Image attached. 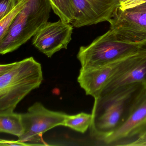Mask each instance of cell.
Segmentation results:
<instances>
[{
	"mask_svg": "<svg viewBox=\"0 0 146 146\" xmlns=\"http://www.w3.org/2000/svg\"><path fill=\"white\" fill-rule=\"evenodd\" d=\"M73 27L72 24L60 19L47 22L34 36L32 43L40 52L51 58L61 49L67 48L72 39Z\"/></svg>",
	"mask_w": 146,
	"mask_h": 146,
	"instance_id": "obj_10",
	"label": "cell"
},
{
	"mask_svg": "<svg viewBox=\"0 0 146 146\" xmlns=\"http://www.w3.org/2000/svg\"><path fill=\"white\" fill-rule=\"evenodd\" d=\"M21 0H0V20L11 11Z\"/></svg>",
	"mask_w": 146,
	"mask_h": 146,
	"instance_id": "obj_16",
	"label": "cell"
},
{
	"mask_svg": "<svg viewBox=\"0 0 146 146\" xmlns=\"http://www.w3.org/2000/svg\"><path fill=\"white\" fill-rule=\"evenodd\" d=\"M66 115L49 110L40 102H35L27 112L22 113L24 131L19 140L35 146L49 145L43 141L42 135L56 126H63Z\"/></svg>",
	"mask_w": 146,
	"mask_h": 146,
	"instance_id": "obj_5",
	"label": "cell"
},
{
	"mask_svg": "<svg viewBox=\"0 0 146 146\" xmlns=\"http://www.w3.org/2000/svg\"><path fill=\"white\" fill-rule=\"evenodd\" d=\"M49 0H29L0 40V54L11 52L26 43L48 21Z\"/></svg>",
	"mask_w": 146,
	"mask_h": 146,
	"instance_id": "obj_3",
	"label": "cell"
},
{
	"mask_svg": "<svg viewBox=\"0 0 146 146\" xmlns=\"http://www.w3.org/2000/svg\"></svg>",
	"mask_w": 146,
	"mask_h": 146,
	"instance_id": "obj_23",
	"label": "cell"
},
{
	"mask_svg": "<svg viewBox=\"0 0 146 146\" xmlns=\"http://www.w3.org/2000/svg\"><path fill=\"white\" fill-rule=\"evenodd\" d=\"M141 48L130 55L105 65L81 68L77 81L86 95L91 96L94 100L99 98L106 86L135 59Z\"/></svg>",
	"mask_w": 146,
	"mask_h": 146,
	"instance_id": "obj_6",
	"label": "cell"
},
{
	"mask_svg": "<svg viewBox=\"0 0 146 146\" xmlns=\"http://www.w3.org/2000/svg\"><path fill=\"white\" fill-rule=\"evenodd\" d=\"M15 63H11V64H1L0 65V76L3 75L6 72L11 70L15 65Z\"/></svg>",
	"mask_w": 146,
	"mask_h": 146,
	"instance_id": "obj_20",
	"label": "cell"
},
{
	"mask_svg": "<svg viewBox=\"0 0 146 146\" xmlns=\"http://www.w3.org/2000/svg\"><path fill=\"white\" fill-rule=\"evenodd\" d=\"M127 0H119V2H120V4L121 3H123V2H125V1H126Z\"/></svg>",
	"mask_w": 146,
	"mask_h": 146,
	"instance_id": "obj_22",
	"label": "cell"
},
{
	"mask_svg": "<svg viewBox=\"0 0 146 146\" xmlns=\"http://www.w3.org/2000/svg\"><path fill=\"white\" fill-rule=\"evenodd\" d=\"M142 46L119 40L109 30L88 46L80 47L77 57L81 68L99 67L130 55Z\"/></svg>",
	"mask_w": 146,
	"mask_h": 146,
	"instance_id": "obj_4",
	"label": "cell"
},
{
	"mask_svg": "<svg viewBox=\"0 0 146 146\" xmlns=\"http://www.w3.org/2000/svg\"><path fill=\"white\" fill-rule=\"evenodd\" d=\"M109 23V30L119 40L141 46L146 44V12L118 8Z\"/></svg>",
	"mask_w": 146,
	"mask_h": 146,
	"instance_id": "obj_8",
	"label": "cell"
},
{
	"mask_svg": "<svg viewBox=\"0 0 146 146\" xmlns=\"http://www.w3.org/2000/svg\"><path fill=\"white\" fill-rule=\"evenodd\" d=\"M54 12L60 19L71 24L74 18L71 0H49Z\"/></svg>",
	"mask_w": 146,
	"mask_h": 146,
	"instance_id": "obj_14",
	"label": "cell"
},
{
	"mask_svg": "<svg viewBox=\"0 0 146 146\" xmlns=\"http://www.w3.org/2000/svg\"><path fill=\"white\" fill-rule=\"evenodd\" d=\"M129 10L134 11L142 12H146V3L142 5H140L134 8L129 9Z\"/></svg>",
	"mask_w": 146,
	"mask_h": 146,
	"instance_id": "obj_21",
	"label": "cell"
},
{
	"mask_svg": "<svg viewBox=\"0 0 146 146\" xmlns=\"http://www.w3.org/2000/svg\"><path fill=\"white\" fill-rule=\"evenodd\" d=\"M143 84L127 85L94 100L92 109L90 135L100 142L118 129L127 118L141 91Z\"/></svg>",
	"mask_w": 146,
	"mask_h": 146,
	"instance_id": "obj_1",
	"label": "cell"
},
{
	"mask_svg": "<svg viewBox=\"0 0 146 146\" xmlns=\"http://www.w3.org/2000/svg\"><path fill=\"white\" fill-rule=\"evenodd\" d=\"M146 129V86L132 105L127 118L121 126L100 142L118 146L141 134Z\"/></svg>",
	"mask_w": 146,
	"mask_h": 146,
	"instance_id": "obj_9",
	"label": "cell"
},
{
	"mask_svg": "<svg viewBox=\"0 0 146 146\" xmlns=\"http://www.w3.org/2000/svg\"><path fill=\"white\" fill-rule=\"evenodd\" d=\"M0 145L1 146H35L34 144L31 143H27L22 141L18 140V141H10V140H5V139H1L0 140Z\"/></svg>",
	"mask_w": 146,
	"mask_h": 146,
	"instance_id": "obj_19",
	"label": "cell"
},
{
	"mask_svg": "<svg viewBox=\"0 0 146 146\" xmlns=\"http://www.w3.org/2000/svg\"><path fill=\"white\" fill-rule=\"evenodd\" d=\"M137 83L146 85V44L142 46L132 62L106 86L100 96L122 87Z\"/></svg>",
	"mask_w": 146,
	"mask_h": 146,
	"instance_id": "obj_11",
	"label": "cell"
},
{
	"mask_svg": "<svg viewBox=\"0 0 146 146\" xmlns=\"http://www.w3.org/2000/svg\"><path fill=\"white\" fill-rule=\"evenodd\" d=\"M43 79L41 65L33 57L16 62L11 70L0 76V111H14Z\"/></svg>",
	"mask_w": 146,
	"mask_h": 146,
	"instance_id": "obj_2",
	"label": "cell"
},
{
	"mask_svg": "<svg viewBox=\"0 0 146 146\" xmlns=\"http://www.w3.org/2000/svg\"><path fill=\"white\" fill-rule=\"evenodd\" d=\"M93 119L92 114L82 112L66 117L63 126L69 127L76 131L84 133L90 128Z\"/></svg>",
	"mask_w": 146,
	"mask_h": 146,
	"instance_id": "obj_13",
	"label": "cell"
},
{
	"mask_svg": "<svg viewBox=\"0 0 146 146\" xmlns=\"http://www.w3.org/2000/svg\"><path fill=\"white\" fill-rule=\"evenodd\" d=\"M118 146H146V129L135 138L123 142Z\"/></svg>",
	"mask_w": 146,
	"mask_h": 146,
	"instance_id": "obj_17",
	"label": "cell"
},
{
	"mask_svg": "<svg viewBox=\"0 0 146 146\" xmlns=\"http://www.w3.org/2000/svg\"><path fill=\"white\" fill-rule=\"evenodd\" d=\"M24 131L22 113H16L14 111H0V132L19 137Z\"/></svg>",
	"mask_w": 146,
	"mask_h": 146,
	"instance_id": "obj_12",
	"label": "cell"
},
{
	"mask_svg": "<svg viewBox=\"0 0 146 146\" xmlns=\"http://www.w3.org/2000/svg\"><path fill=\"white\" fill-rule=\"evenodd\" d=\"M145 3H146V0H127L120 4L119 9L121 11H125Z\"/></svg>",
	"mask_w": 146,
	"mask_h": 146,
	"instance_id": "obj_18",
	"label": "cell"
},
{
	"mask_svg": "<svg viewBox=\"0 0 146 146\" xmlns=\"http://www.w3.org/2000/svg\"><path fill=\"white\" fill-rule=\"evenodd\" d=\"M28 1L29 0H21L11 11L0 20V40L5 36L11 25Z\"/></svg>",
	"mask_w": 146,
	"mask_h": 146,
	"instance_id": "obj_15",
	"label": "cell"
},
{
	"mask_svg": "<svg viewBox=\"0 0 146 146\" xmlns=\"http://www.w3.org/2000/svg\"><path fill=\"white\" fill-rule=\"evenodd\" d=\"M73 27L81 28L110 23L120 6L119 0H71Z\"/></svg>",
	"mask_w": 146,
	"mask_h": 146,
	"instance_id": "obj_7",
	"label": "cell"
}]
</instances>
